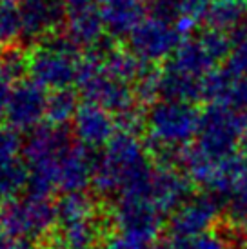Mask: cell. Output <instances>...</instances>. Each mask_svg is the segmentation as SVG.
<instances>
[{"instance_id":"1","label":"cell","mask_w":247,"mask_h":249,"mask_svg":"<svg viewBox=\"0 0 247 249\" xmlns=\"http://www.w3.org/2000/svg\"><path fill=\"white\" fill-rule=\"evenodd\" d=\"M153 169L147 147L138 135L118 131L96 157L93 187L106 196L147 193Z\"/></svg>"},{"instance_id":"2","label":"cell","mask_w":247,"mask_h":249,"mask_svg":"<svg viewBox=\"0 0 247 249\" xmlns=\"http://www.w3.org/2000/svg\"><path fill=\"white\" fill-rule=\"evenodd\" d=\"M200 117L198 104L167 98H160L145 109V139L160 166L180 167L185 149L196 139Z\"/></svg>"},{"instance_id":"3","label":"cell","mask_w":247,"mask_h":249,"mask_svg":"<svg viewBox=\"0 0 247 249\" xmlns=\"http://www.w3.org/2000/svg\"><path fill=\"white\" fill-rule=\"evenodd\" d=\"M73 144L75 139L71 137V133L51 124L38 125L29 133L28 140L24 142L22 155L31 173V193L51 196V193L58 191L60 166Z\"/></svg>"},{"instance_id":"4","label":"cell","mask_w":247,"mask_h":249,"mask_svg":"<svg viewBox=\"0 0 247 249\" xmlns=\"http://www.w3.org/2000/svg\"><path fill=\"white\" fill-rule=\"evenodd\" d=\"M78 46L69 36H49L28 55V73L44 89H69L80 73Z\"/></svg>"},{"instance_id":"5","label":"cell","mask_w":247,"mask_h":249,"mask_svg":"<svg viewBox=\"0 0 247 249\" xmlns=\"http://www.w3.org/2000/svg\"><path fill=\"white\" fill-rule=\"evenodd\" d=\"M102 48L104 46L89 49L84 55L76 86L82 93V97L86 98V102L102 106L104 109L118 117L122 113L138 107L140 102L131 84L113 76L104 68Z\"/></svg>"},{"instance_id":"6","label":"cell","mask_w":247,"mask_h":249,"mask_svg":"<svg viewBox=\"0 0 247 249\" xmlns=\"http://www.w3.org/2000/svg\"><path fill=\"white\" fill-rule=\"evenodd\" d=\"M244 122L242 113L227 106L207 104L202 109L200 125L193 145L211 160H224L238 153Z\"/></svg>"},{"instance_id":"7","label":"cell","mask_w":247,"mask_h":249,"mask_svg":"<svg viewBox=\"0 0 247 249\" xmlns=\"http://www.w3.org/2000/svg\"><path fill=\"white\" fill-rule=\"evenodd\" d=\"M2 228L11 238L38 240L56 228V204L38 193L24 195L2 209Z\"/></svg>"},{"instance_id":"8","label":"cell","mask_w":247,"mask_h":249,"mask_svg":"<svg viewBox=\"0 0 247 249\" xmlns=\"http://www.w3.org/2000/svg\"><path fill=\"white\" fill-rule=\"evenodd\" d=\"M164 218L147 193L118 195L111 209V220L118 233L147 244L158 240Z\"/></svg>"},{"instance_id":"9","label":"cell","mask_w":247,"mask_h":249,"mask_svg":"<svg viewBox=\"0 0 247 249\" xmlns=\"http://www.w3.org/2000/svg\"><path fill=\"white\" fill-rule=\"evenodd\" d=\"M224 216V206L214 195L202 191L193 193L167 218V236L175 238H198L216 229Z\"/></svg>"},{"instance_id":"10","label":"cell","mask_w":247,"mask_h":249,"mask_svg":"<svg viewBox=\"0 0 247 249\" xmlns=\"http://www.w3.org/2000/svg\"><path fill=\"white\" fill-rule=\"evenodd\" d=\"M184 36L176 24L149 15L129 35L127 46L138 58L157 66L158 62H165L176 51Z\"/></svg>"},{"instance_id":"11","label":"cell","mask_w":247,"mask_h":249,"mask_svg":"<svg viewBox=\"0 0 247 249\" xmlns=\"http://www.w3.org/2000/svg\"><path fill=\"white\" fill-rule=\"evenodd\" d=\"M48 98V89H44L40 84H36L31 78L13 84L4 113L9 127L28 133L36 129L46 118Z\"/></svg>"},{"instance_id":"12","label":"cell","mask_w":247,"mask_h":249,"mask_svg":"<svg viewBox=\"0 0 247 249\" xmlns=\"http://www.w3.org/2000/svg\"><path fill=\"white\" fill-rule=\"evenodd\" d=\"M22 15V38L42 42L55 36L68 20L66 0H18Z\"/></svg>"},{"instance_id":"13","label":"cell","mask_w":247,"mask_h":249,"mask_svg":"<svg viewBox=\"0 0 247 249\" xmlns=\"http://www.w3.org/2000/svg\"><path fill=\"white\" fill-rule=\"evenodd\" d=\"M193 184L189 177L175 166H155L149 180L147 195L158 211L169 216L193 196Z\"/></svg>"},{"instance_id":"14","label":"cell","mask_w":247,"mask_h":249,"mask_svg":"<svg viewBox=\"0 0 247 249\" xmlns=\"http://www.w3.org/2000/svg\"><path fill=\"white\" fill-rule=\"evenodd\" d=\"M71 127H73V139L91 151L104 149L109 144V140L118 133L115 115L93 102L80 104L73 122H71Z\"/></svg>"},{"instance_id":"15","label":"cell","mask_w":247,"mask_h":249,"mask_svg":"<svg viewBox=\"0 0 247 249\" xmlns=\"http://www.w3.org/2000/svg\"><path fill=\"white\" fill-rule=\"evenodd\" d=\"M165 68L184 73L193 78L206 80V76L218 68V60L211 55L204 40L200 38L198 31L184 36L176 51L164 62Z\"/></svg>"},{"instance_id":"16","label":"cell","mask_w":247,"mask_h":249,"mask_svg":"<svg viewBox=\"0 0 247 249\" xmlns=\"http://www.w3.org/2000/svg\"><path fill=\"white\" fill-rule=\"evenodd\" d=\"M95 164L96 157H93L91 149L75 140V144L71 145L60 166L58 191L75 193V191H86L88 186H93Z\"/></svg>"},{"instance_id":"17","label":"cell","mask_w":247,"mask_h":249,"mask_svg":"<svg viewBox=\"0 0 247 249\" xmlns=\"http://www.w3.org/2000/svg\"><path fill=\"white\" fill-rule=\"evenodd\" d=\"M100 15L106 35L115 38H129L138 24L147 17L142 0H104Z\"/></svg>"},{"instance_id":"18","label":"cell","mask_w":247,"mask_h":249,"mask_svg":"<svg viewBox=\"0 0 247 249\" xmlns=\"http://www.w3.org/2000/svg\"><path fill=\"white\" fill-rule=\"evenodd\" d=\"M68 36L78 48L95 49L102 46L104 29L100 7H68Z\"/></svg>"},{"instance_id":"19","label":"cell","mask_w":247,"mask_h":249,"mask_svg":"<svg viewBox=\"0 0 247 249\" xmlns=\"http://www.w3.org/2000/svg\"><path fill=\"white\" fill-rule=\"evenodd\" d=\"M158 93H160V98L198 104L204 100V80L193 78V76H187L184 73L162 66Z\"/></svg>"},{"instance_id":"20","label":"cell","mask_w":247,"mask_h":249,"mask_svg":"<svg viewBox=\"0 0 247 249\" xmlns=\"http://www.w3.org/2000/svg\"><path fill=\"white\" fill-rule=\"evenodd\" d=\"M204 20L209 28L234 35L247 26V0H211Z\"/></svg>"},{"instance_id":"21","label":"cell","mask_w":247,"mask_h":249,"mask_svg":"<svg viewBox=\"0 0 247 249\" xmlns=\"http://www.w3.org/2000/svg\"><path fill=\"white\" fill-rule=\"evenodd\" d=\"M31 173L26 160L17 159L0 166V204H9L29 191Z\"/></svg>"},{"instance_id":"22","label":"cell","mask_w":247,"mask_h":249,"mask_svg":"<svg viewBox=\"0 0 247 249\" xmlns=\"http://www.w3.org/2000/svg\"><path fill=\"white\" fill-rule=\"evenodd\" d=\"M80 104L76 93L69 89H58L53 91L48 98V111H46V120L48 124L56 125V127H64L69 122H73L76 111H78Z\"/></svg>"},{"instance_id":"23","label":"cell","mask_w":247,"mask_h":249,"mask_svg":"<svg viewBox=\"0 0 247 249\" xmlns=\"http://www.w3.org/2000/svg\"><path fill=\"white\" fill-rule=\"evenodd\" d=\"M22 36V15L18 0H0V40L13 42Z\"/></svg>"},{"instance_id":"24","label":"cell","mask_w":247,"mask_h":249,"mask_svg":"<svg viewBox=\"0 0 247 249\" xmlns=\"http://www.w3.org/2000/svg\"><path fill=\"white\" fill-rule=\"evenodd\" d=\"M20 153H24L20 131L13 127H0V166L20 159Z\"/></svg>"},{"instance_id":"25","label":"cell","mask_w":247,"mask_h":249,"mask_svg":"<svg viewBox=\"0 0 247 249\" xmlns=\"http://www.w3.org/2000/svg\"><path fill=\"white\" fill-rule=\"evenodd\" d=\"M0 73H4L13 84L22 80V75L28 73V55H24L18 49L4 53L0 60Z\"/></svg>"},{"instance_id":"26","label":"cell","mask_w":247,"mask_h":249,"mask_svg":"<svg viewBox=\"0 0 247 249\" xmlns=\"http://www.w3.org/2000/svg\"><path fill=\"white\" fill-rule=\"evenodd\" d=\"M194 249H236V246L224 229H214L211 233L198 236L194 240Z\"/></svg>"},{"instance_id":"27","label":"cell","mask_w":247,"mask_h":249,"mask_svg":"<svg viewBox=\"0 0 247 249\" xmlns=\"http://www.w3.org/2000/svg\"><path fill=\"white\" fill-rule=\"evenodd\" d=\"M175 2H176L180 13H182V18L193 20L194 24L200 22L202 18H206L207 7L211 4V0H175Z\"/></svg>"},{"instance_id":"28","label":"cell","mask_w":247,"mask_h":249,"mask_svg":"<svg viewBox=\"0 0 247 249\" xmlns=\"http://www.w3.org/2000/svg\"><path fill=\"white\" fill-rule=\"evenodd\" d=\"M100 249H151V244L137 240L124 233H115L113 236L104 240Z\"/></svg>"},{"instance_id":"29","label":"cell","mask_w":247,"mask_h":249,"mask_svg":"<svg viewBox=\"0 0 247 249\" xmlns=\"http://www.w3.org/2000/svg\"><path fill=\"white\" fill-rule=\"evenodd\" d=\"M11 89H13V82L4 73H0V117H4V113H6V106L7 100H9V95H11Z\"/></svg>"},{"instance_id":"30","label":"cell","mask_w":247,"mask_h":249,"mask_svg":"<svg viewBox=\"0 0 247 249\" xmlns=\"http://www.w3.org/2000/svg\"><path fill=\"white\" fill-rule=\"evenodd\" d=\"M11 249H36L35 240H28V238H13Z\"/></svg>"},{"instance_id":"31","label":"cell","mask_w":247,"mask_h":249,"mask_svg":"<svg viewBox=\"0 0 247 249\" xmlns=\"http://www.w3.org/2000/svg\"><path fill=\"white\" fill-rule=\"evenodd\" d=\"M11 244H13V238L7 235L6 229L0 226V249H11Z\"/></svg>"},{"instance_id":"32","label":"cell","mask_w":247,"mask_h":249,"mask_svg":"<svg viewBox=\"0 0 247 249\" xmlns=\"http://www.w3.org/2000/svg\"><path fill=\"white\" fill-rule=\"evenodd\" d=\"M238 153L247 159V127H244V133H242L240 144H238Z\"/></svg>"},{"instance_id":"33","label":"cell","mask_w":247,"mask_h":249,"mask_svg":"<svg viewBox=\"0 0 247 249\" xmlns=\"http://www.w3.org/2000/svg\"><path fill=\"white\" fill-rule=\"evenodd\" d=\"M2 55H4V53H2V40H0V60H2Z\"/></svg>"},{"instance_id":"34","label":"cell","mask_w":247,"mask_h":249,"mask_svg":"<svg viewBox=\"0 0 247 249\" xmlns=\"http://www.w3.org/2000/svg\"><path fill=\"white\" fill-rule=\"evenodd\" d=\"M0 226H2V208H0Z\"/></svg>"},{"instance_id":"35","label":"cell","mask_w":247,"mask_h":249,"mask_svg":"<svg viewBox=\"0 0 247 249\" xmlns=\"http://www.w3.org/2000/svg\"><path fill=\"white\" fill-rule=\"evenodd\" d=\"M244 249H247V244H246V246H244Z\"/></svg>"}]
</instances>
